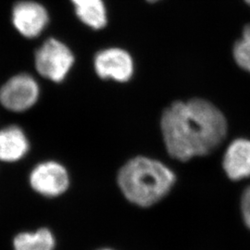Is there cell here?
Instances as JSON below:
<instances>
[{
  "label": "cell",
  "instance_id": "1",
  "mask_svg": "<svg viewBox=\"0 0 250 250\" xmlns=\"http://www.w3.org/2000/svg\"><path fill=\"white\" fill-rule=\"evenodd\" d=\"M160 127L168 155L182 162L211 154L228 132L224 113L203 99L174 101L162 111Z\"/></svg>",
  "mask_w": 250,
  "mask_h": 250
},
{
  "label": "cell",
  "instance_id": "2",
  "mask_svg": "<svg viewBox=\"0 0 250 250\" xmlns=\"http://www.w3.org/2000/svg\"><path fill=\"white\" fill-rule=\"evenodd\" d=\"M176 174L164 162L145 155L125 161L116 174L117 188L131 205L148 208L167 197L174 188Z\"/></svg>",
  "mask_w": 250,
  "mask_h": 250
},
{
  "label": "cell",
  "instance_id": "3",
  "mask_svg": "<svg viewBox=\"0 0 250 250\" xmlns=\"http://www.w3.org/2000/svg\"><path fill=\"white\" fill-rule=\"evenodd\" d=\"M75 63L72 49L57 38H48L35 53V68L45 80L61 83L67 79Z\"/></svg>",
  "mask_w": 250,
  "mask_h": 250
},
{
  "label": "cell",
  "instance_id": "4",
  "mask_svg": "<svg viewBox=\"0 0 250 250\" xmlns=\"http://www.w3.org/2000/svg\"><path fill=\"white\" fill-rule=\"evenodd\" d=\"M28 185L39 197L55 199L64 196L72 186L70 170L57 160H44L33 166L28 174Z\"/></svg>",
  "mask_w": 250,
  "mask_h": 250
},
{
  "label": "cell",
  "instance_id": "5",
  "mask_svg": "<svg viewBox=\"0 0 250 250\" xmlns=\"http://www.w3.org/2000/svg\"><path fill=\"white\" fill-rule=\"evenodd\" d=\"M41 98V86L31 73L21 72L11 76L0 86V105L12 113L32 109Z\"/></svg>",
  "mask_w": 250,
  "mask_h": 250
},
{
  "label": "cell",
  "instance_id": "6",
  "mask_svg": "<svg viewBox=\"0 0 250 250\" xmlns=\"http://www.w3.org/2000/svg\"><path fill=\"white\" fill-rule=\"evenodd\" d=\"M96 74L101 80L125 83L133 79L134 58L125 48L111 46L98 51L93 60Z\"/></svg>",
  "mask_w": 250,
  "mask_h": 250
},
{
  "label": "cell",
  "instance_id": "7",
  "mask_svg": "<svg viewBox=\"0 0 250 250\" xmlns=\"http://www.w3.org/2000/svg\"><path fill=\"white\" fill-rule=\"evenodd\" d=\"M50 21L45 6L35 0H20L11 9V22L19 34L28 39L41 36Z\"/></svg>",
  "mask_w": 250,
  "mask_h": 250
},
{
  "label": "cell",
  "instance_id": "8",
  "mask_svg": "<svg viewBox=\"0 0 250 250\" xmlns=\"http://www.w3.org/2000/svg\"><path fill=\"white\" fill-rule=\"evenodd\" d=\"M32 149L31 140L21 125H8L0 128V162L14 164L23 161Z\"/></svg>",
  "mask_w": 250,
  "mask_h": 250
},
{
  "label": "cell",
  "instance_id": "9",
  "mask_svg": "<svg viewBox=\"0 0 250 250\" xmlns=\"http://www.w3.org/2000/svg\"><path fill=\"white\" fill-rule=\"evenodd\" d=\"M223 168L227 177L232 181L250 178V139L238 138L229 145L224 153Z\"/></svg>",
  "mask_w": 250,
  "mask_h": 250
},
{
  "label": "cell",
  "instance_id": "10",
  "mask_svg": "<svg viewBox=\"0 0 250 250\" xmlns=\"http://www.w3.org/2000/svg\"><path fill=\"white\" fill-rule=\"evenodd\" d=\"M13 250H56L57 236L48 227L21 231L12 238Z\"/></svg>",
  "mask_w": 250,
  "mask_h": 250
},
{
  "label": "cell",
  "instance_id": "11",
  "mask_svg": "<svg viewBox=\"0 0 250 250\" xmlns=\"http://www.w3.org/2000/svg\"><path fill=\"white\" fill-rule=\"evenodd\" d=\"M81 22L92 30H102L108 22L104 0H70Z\"/></svg>",
  "mask_w": 250,
  "mask_h": 250
},
{
  "label": "cell",
  "instance_id": "12",
  "mask_svg": "<svg viewBox=\"0 0 250 250\" xmlns=\"http://www.w3.org/2000/svg\"><path fill=\"white\" fill-rule=\"evenodd\" d=\"M232 53L237 65L250 73V41L241 39L236 42Z\"/></svg>",
  "mask_w": 250,
  "mask_h": 250
},
{
  "label": "cell",
  "instance_id": "13",
  "mask_svg": "<svg viewBox=\"0 0 250 250\" xmlns=\"http://www.w3.org/2000/svg\"><path fill=\"white\" fill-rule=\"evenodd\" d=\"M241 212L243 221L250 230V186L242 195Z\"/></svg>",
  "mask_w": 250,
  "mask_h": 250
},
{
  "label": "cell",
  "instance_id": "14",
  "mask_svg": "<svg viewBox=\"0 0 250 250\" xmlns=\"http://www.w3.org/2000/svg\"><path fill=\"white\" fill-rule=\"evenodd\" d=\"M113 250V249H111V248H100V249H98V250Z\"/></svg>",
  "mask_w": 250,
  "mask_h": 250
},
{
  "label": "cell",
  "instance_id": "15",
  "mask_svg": "<svg viewBox=\"0 0 250 250\" xmlns=\"http://www.w3.org/2000/svg\"><path fill=\"white\" fill-rule=\"evenodd\" d=\"M147 2H149V3H156V2H158V1H160V0H146Z\"/></svg>",
  "mask_w": 250,
  "mask_h": 250
},
{
  "label": "cell",
  "instance_id": "16",
  "mask_svg": "<svg viewBox=\"0 0 250 250\" xmlns=\"http://www.w3.org/2000/svg\"><path fill=\"white\" fill-rule=\"evenodd\" d=\"M245 2H246L249 6H250V0H245Z\"/></svg>",
  "mask_w": 250,
  "mask_h": 250
}]
</instances>
